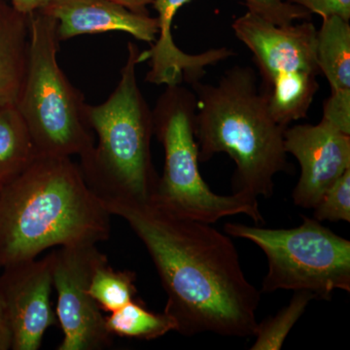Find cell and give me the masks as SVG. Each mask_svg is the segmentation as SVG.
Returning a JSON list of instances; mask_svg holds the SVG:
<instances>
[{
    "label": "cell",
    "mask_w": 350,
    "mask_h": 350,
    "mask_svg": "<svg viewBox=\"0 0 350 350\" xmlns=\"http://www.w3.org/2000/svg\"><path fill=\"white\" fill-rule=\"evenodd\" d=\"M144 243L167 294L163 312L187 337L254 336L261 291L248 282L236 246L211 224L178 217L152 200H101Z\"/></svg>",
    "instance_id": "obj_1"
},
{
    "label": "cell",
    "mask_w": 350,
    "mask_h": 350,
    "mask_svg": "<svg viewBox=\"0 0 350 350\" xmlns=\"http://www.w3.org/2000/svg\"><path fill=\"white\" fill-rule=\"evenodd\" d=\"M111 214L68 157H38L0 190V269L54 246L98 244Z\"/></svg>",
    "instance_id": "obj_2"
},
{
    "label": "cell",
    "mask_w": 350,
    "mask_h": 350,
    "mask_svg": "<svg viewBox=\"0 0 350 350\" xmlns=\"http://www.w3.org/2000/svg\"><path fill=\"white\" fill-rule=\"evenodd\" d=\"M197 98L195 137L200 162L226 153L236 165L234 193L269 199L273 178L289 170L285 126L275 121L250 66L228 69L217 84L191 85Z\"/></svg>",
    "instance_id": "obj_3"
},
{
    "label": "cell",
    "mask_w": 350,
    "mask_h": 350,
    "mask_svg": "<svg viewBox=\"0 0 350 350\" xmlns=\"http://www.w3.org/2000/svg\"><path fill=\"white\" fill-rule=\"evenodd\" d=\"M140 51L128 44V56L116 89L105 103L85 107L98 145L80 159L88 186L100 200L151 199L159 180L152 161V110L140 91L137 66Z\"/></svg>",
    "instance_id": "obj_4"
},
{
    "label": "cell",
    "mask_w": 350,
    "mask_h": 350,
    "mask_svg": "<svg viewBox=\"0 0 350 350\" xmlns=\"http://www.w3.org/2000/svg\"><path fill=\"white\" fill-rule=\"evenodd\" d=\"M197 98L179 85L167 86L152 110L154 135L163 145L165 165L150 200L178 216L214 224L229 216H248L257 224L265 220L257 198L232 193L215 194L202 179L195 137Z\"/></svg>",
    "instance_id": "obj_5"
},
{
    "label": "cell",
    "mask_w": 350,
    "mask_h": 350,
    "mask_svg": "<svg viewBox=\"0 0 350 350\" xmlns=\"http://www.w3.org/2000/svg\"><path fill=\"white\" fill-rule=\"evenodd\" d=\"M27 75L17 107L39 157L87 156L94 138L84 96L57 64V22L41 12L29 16Z\"/></svg>",
    "instance_id": "obj_6"
},
{
    "label": "cell",
    "mask_w": 350,
    "mask_h": 350,
    "mask_svg": "<svg viewBox=\"0 0 350 350\" xmlns=\"http://www.w3.org/2000/svg\"><path fill=\"white\" fill-rule=\"evenodd\" d=\"M224 232L256 244L268 260L261 292L306 291L315 300L331 301L336 290L350 292V241L304 216L290 229H264L227 223Z\"/></svg>",
    "instance_id": "obj_7"
},
{
    "label": "cell",
    "mask_w": 350,
    "mask_h": 350,
    "mask_svg": "<svg viewBox=\"0 0 350 350\" xmlns=\"http://www.w3.org/2000/svg\"><path fill=\"white\" fill-rule=\"evenodd\" d=\"M251 51L262 77L261 91L280 125L306 118L319 89L317 29L312 23L276 25L246 12L232 25Z\"/></svg>",
    "instance_id": "obj_8"
},
{
    "label": "cell",
    "mask_w": 350,
    "mask_h": 350,
    "mask_svg": "<svg viewBox=\"0 0 350 350\" xmlns=\"http://www.w3.org/2000/svg\"><path fill=\"white\" fill-rule=\"evenodd\" d=\"M57 319L64 338L57 350H103L112 347L103 310L89 292L94 269L107 257L96 244L62 246L52 252Z\"/></svg>",
    "instance_id": "obj_9"
},
{
    "label": "cell",
    "mask_w": 350,
    "mask_h": 350,
    "mask_svg": "<svg viewBox=\"0 0 350 350\" xmlns=\"http://www.w3.org/2000/svg\"><path fill=\"white\" fill-rule=\"evenodd\" d=\"M53 255L2 269L0 303L12 338V350H38L57 321L51 305Z\"/></svg>",
    "instance_id": "obj_10"
},
{
    "label": "cell",
    "mask_w": 350,
    "mask_h": 350,
    "mask_svg": "<svg viewBox=\"0 0 350 350\" xmlns=\"http://www.w3.org/2000/svg\"><path fill=\"white\" fill-rule=\"evenodd\" d=\"M284 147L300 163L301 176L292 198L301 208H314L326 191L350 170V135L323 120L317 125L288 126Z\"/></svg>",
    "instance_id": "obj_11"
},
{
    "label": "cell",
    "mask_w": 350,
    "mask_h": 350,
    "mask_svg": "<svg viewBox=\"0 0 350 350\" xmlns=\"http://www.w3.org/2000/svg\"><path fill=\"white\" fill-rule=\"evenodd\" d=\"M39 12L57 21L59 42L85 34L122 31L154 43L159 33L157 18L133 12L111 0H54Z\"/></svg>",
    "instance_id": "obj_12"
},
{
    "label": "cell",
    "mask_w": 350,
    "mask_h": 350,
    "mask_svg": "<svg viewBox=\"0 0 350 350\" xmlns=\"http://www.w3.org/2000/svg\"><path fill=\"white\" fill-rule=\"evenodd\" d=\"M192 0H155L153 5L158 13L159 33L149 50L140 52L139 64L149 61L150 70L145 81L155 85H179L200 81L206 75L207 66L219 62L217 51L211 49L198 55H190L177 47L172 38V27L175 15L181 7Z\"/></svg>",
    "instance_id": "obj_13"
},
{
    "label": "cell",
    "mask_w": 350,
    "mask_h": 350,
    "mask_svg": "<svg viewBox=\"0 0 350 350\" xmlns=\"http://www.w3.org/2000/svg\"><path fill=\"white\" fill-rule=\"evenodd\" d=\"M29 16L0 0V107L17 105L29 63Z\"/></svg>",
    "instance_id": "obj_14"
},
{
    "label": "cell",
    "mask_w": 350,
    "mask_h": 350,
    "mask_svg": "<svg viewBox=\"0 0 350 350\" xmlns=\"http://www.w3.org/2000/svg\"><path fill=\"white\" fill-rule=\"evenodd\" d=\"M322 20L317 42L320 73L325 76L331 92L350 91L349 21L338 16Z\"/></svg>",
    "instance_id": "obj_15"
},
{
    "label": "cell",
    "mask_w": 350,
    "mask_h": 350,
    "mask_svg": "<svg viewBox=\"0 0 350 350\" xmlns=\"http://www.w3.org/2000/svg\"><path fill=\"white\" fill-rule=\"evenodd\" d=\"M38 157L17 107H0V190L15 180Z\"/></svg>",
    "instance_id": "obj_16"
},
{
    "label": "cell",
    "mask_w": 350,
    "mask_h": 350,
    "mask_svg": "<svg viewBox=\"0 0 350 350\" xmlns=\"http://www.w3.org/2000/svg\"><path fill=\"white\" fill-rule=\"evenodd\" d=\"M105 321L113 337L153 340L170 332H177L176 321L172 317L165 312H150L137 299L105 317Z\"/></svg>",
    "instance_id": "obj_17"
},
{
    "label": "cell",
    "mask_w": 350,
    "mask_h": 350,
    "mask_svg": "<svg viewBox=\"0 0 350 350\" xmlns=\"http://www.w3.org/2000/svg\"><path fill=\"white\" fill-rule=\"evenodd\" d=\"M135 271L113 269L105 260L94 269L89 292L103 312L111 313L135 300Z\"/></svg>",
    "instance_id": "obj_18"
},
{
    "label": "cell",
    "mask_w": 350,
    "mask_h": 350,
    "mask_svg": "<svg viewBox=\"0 0 350 350\" xmlns=\"http://www.w3.org/2000/svg\"><path fill=\"white\" fill-rule=\"evenodd\" d=\"M315 300L314 295L306 291H295L289 304L273 317H267L258 323L256 337L251 350L282 349L287 336L295 324L306 312L310 301Z\"/></svg>",
    "instance_id": "obj_19"
},
{
    "label": "cell",
    "mask_w": 350,
    "mask_h": 350,
    "mask_svg": "<svg viewBox=\"0 0 350 350\" xmlns=\"http://www.w3.org/2000/svg\"><path fill=\"white\" fill-rule=\"evenodd\" d=\"M313 209V219L319 222H350V170L326 191Z\"/></svg>",
    "instance_id": "obj_20"
},
{
    "label": "cell",
    "mask_w": 350,
    "mask_h": 350,
    "mask_svg": "<svg viewBox=\"0 0 350 350\" xmlns=\"http://www.w3.org/2000/svg\"><path fill=\"white\" fill-rule=\"evenodd\" d=\"M248 12L259 16L271 24L286 25L296 21L310 19L312 14L284 0H243Z\"/></svg>",
    "instance_id": "obj_21"
},
{
    "label": "cell",
    "mask_w": 350,
    "mask_h": 350,
    "mask_svg": "<svg viewBox=\"0 0 350 350\" xmlns=\"http://www.w3.org/2000/svg\"><path fill=\"white\" fill-rule=\"evenodd\" d=\"M321 120L350 135V91L331 92L324 103Z\"/></svg>",
    "instance_id": "obj_22"
},
{
    "label": "cell",
    "mask_w": 350,
    "mask_h": 350,
    "mask_svg": "<svg viewBox=\"0 0 350 350\" xmlns=\"http://www.w3.org/2000/svg\"><path fill=\"white\" fill-rule=\"evenodd\" d=\"M305 9L310 14H317L323 18L338 16L342 19H350V0H284Z\"/></svg>",
    "instance_id": "obj_23"
},
{
    "label": "cell",
    "mask_w": 350,
    "mask_h": 350,
    "mask_svg": "<svg viewBox=\"0 0 350 350\" xmlns=\"http://www.w3.org/2000/svg\"><path fill=\"white\" fill-rule=\"evenodd\" d=\"M53 1L54 0H11V6L18 13L24 16H29L31 14L42 11Z\"/></svg>",
    "instance_id": "obj_24"
},
{
    "label": "cell",
    "mask_w": 350,
    "mask_h": 350,
    "mask_svg": "<svg viewBox=\"0 0 350 350\" xmlns=\"http://www.w3.org/2000/svg\"><path fill=\"white\" fill-rule=\"evenodd\" d=\"M12 345V338L8 323L4 313L3 308L0 303V350H10Z\"/></svg>",
    "instance_id": "obj_25"
},
{
    "label": "cell",
    "mask_w": 350,
    "mask_h": 350,
    "mask_svg": "<svg viewBox=\"0 0 350 350\" xmlns=\"http://www.w3.org/2000/svg\"><path fill=\"white\" fill-rule=\"evenodd\" d=\"M111 1L126 7L133 12L147 14V6L153 4L155 0H111Z\"/></svg>",
    "instance_id": "obj_26"
}]
</instances>
